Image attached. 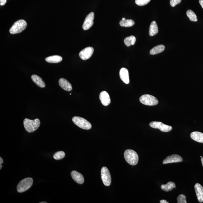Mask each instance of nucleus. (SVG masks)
I'll use <instances>...</instances> for the list:
<instances>
[{
	"instance_id": "f257e3e1",
	"label": "nucleus",
	"mask_w": 203,
	"mask_h": 203,
	"mask_svg": "<svg viewBox=\"0 0 203 203\" xmlns=\"http://www.w3.org/2000/svg\"><path fill=\"white\" fill-rule=\"evenodd\" d=\"M24 124L25 129L27 132L31 133L38 129L40 125V121L38 118L34 120L25 118L24 120Z\"/></svg>"
},
{
	"instance_id": "f03ea898",
	"label": "nucleus",
	"mask_w": 203,
	"mask_h": 203,
	"mask_svg": "<svg viewBox=\"0 0 203 203\" xmlns=\"http://www.w3.org/2000/svg\"><path fill=\"white\" fill-rule=\"evenodd\" d=\"M124 157L126 161L130 165H135L138 163V154L133 150L128 149L124 152Z\"/></svg>"
},
{
	"instance_id": "7ed1b4c3",
	"label": "nucleus",
	"mask_w": 203,
	"mask_h": 203,
	"mask_svg": "<svg viewBox=\"0 0 203 203\" xmlns=\"http://www.w3.org/2000/svg\"><path fill=\"white\" fill-rule=\"evenodd\" d=\"M27 24L24 20H18L14 23L10 29V32L11 34L19 33L25 30L26 28Z\"/></svg>"
},
{
	"instance_id": "20e7f679",
	"label": "nucleus",
	"mask_w": 203,
	"mask_h": 203,
	"mask_svg": "<svg viewBox=\"0 0 203 203\" xmlns=\"http://www.w3.org/2000/svg\"><path fill=\"white\" fill-rule=\"evenodd\" d=\"M33 180L31 178H27L21 180L17 186L18 193H23L29 189L32 186Z\"/></svg>"
},
{
	"instance_id": "39448f33",
	"label": "nucleus",
	"mask_w": 203,
	"mask_h": 203,
	"mask_svg": "<svg viewBox=\"0 0 203 203\" xmlns=\"http://www.w3.org/2000/svg\"><path fill=\"white\" fill-rule=\"evenodd\" d=\"M73 122L82 129L89 130L91 128V125L89 121H87L85 118L79 117L75 116L72 118Z\"/></svg>"
},
{
	"instance_id": "423d86ee",
	"label": "nucleus",
	"mask_w": 203,
	"mask_h": 203,
	"mask_svg": "<svg viewBox=\"0 0 203 203\" xmlns=\"http://www.w3.org/2000/svg\"><path fill=\"white\" fill-rule=\"evenodd\" d=\"M140 101L144 105L154 106L158 103V100L155 97L149 95H144L140 97Z\"/></svg>"
},
{
	"instance_id": "0eeeda50",
	"label": "nucleus",
	"mask_w": 203,
	"mask_h": 203,
	"mask_svg": "<svg viewBox=\"0 0 203 203\" xmlns=\"http://www.w3.org/2000/svg\"><path fill=\"white\" fill-rule=\"evenodd\" d=\"M101 176L104 185L109 186L111 185V178L110 171L106 167H104L102 168Z\"/></svg>"
},
{
	"instance_id": "6e6552de",
	"label": "nucleus",
	"mask_w": 203,
	"mask_h": 203,
	"mask_svg": "<svg viewBox=\"0 0 203 203\" xmlns=\"http://www.w3.org/2000/svg\"><path fill=\"white\" fill-rule=\"evenodd\" d=\"M150 126L155 129H158L163 132H168L172 129V127L171 126L165 125L160 121H152L150 123Z\"/></svg>"
},
{
	"instance_id": "1a4fd4ad",
	"label": "nucleus",
	"mask_w": 203,
	"mask_h": 203,
	"mask_svg": "<svg viewBox=\"0 0 203 203\" xmlns=\"http://www.w3.org/2000/svg\"><path fill=\"white\" fill-rule=\"evenodd\" d=\"M95 14L93 12H91L86 17L84 24H83L82 28L84 30L89 29L93 25Z\"/></svg>"
},
{
	"instance_id": "9d476101",
	"label": "nucleus",
	"mask_w": 203,
	"mask_h": 203,
	"mask_svg": "<svg viewBox=\"0 0 203 203\" xmlns=\"http://www.w3.org/2000/svg\"><path fill=\"white\" fill-rule=\"evenodd\" d=\"M94 52V49L91 47H88L83 49L80 52L79 57L81 59L85 60L89 59L92 55Z\"/></svg>"
},
{
	"instance_id": "9b49d317",
	"label": "nucleus",
	"mask_w": 203,
	"mask_h": 203,
	"mask_svg": "<svg viewBox=\"0 0 203 203\" xmlns=\"http://www.w3.org/2000/svg\"><path fill=\"white\" fill-rule=\"evenodd\" d=\"M183 161V159L180 156L177 154L171 155L166 157V158L163 161L164 164L172 163H177L181 162Z\"/></svg>"
},
{
	"instance_id": "f8f14e48",
	"label": "nucleus",
	"mask_w": 203,
	"mask_h": 203,
	"mask_svg": "<svg viewBox=\"0 0 203 203\" xmlns=\"http://www.w3.org/2000/svg\"><path fill=\"white\" fill-rule=\"evenodd\" d=\"M100 100L103 105L107 106L111 103V99L108 93L106 91H103L99 95Z\"/></svg>"
},
{
	"instance_id": "ddd939ff",
	"label": "nucleus",
	"mask_w": 203,
	"mask_h": 203,
	"mask_svg": "<svg viewBox=\"0 0 203 203\" xmlns=\"http://www.w3.org/2000/svg\"><path fill=\"white\" fill-rule=\"evenodd\" d=\"M71 175L73 179L77 183L80 184H83L84 179L83 175L78 171H71Z\"/></svg>"
},
{
	"instance_id": "4468645a",
	"label": "nucleus",
	"mask_w": 203,
	"mask_h": 203,
	"mask_svg": "<svg viewBox=\"0 0 203 203\" xmlns=\"http://www.w3.org/2000/svg\"><path fill=\"white\" fill-rule=\"evenodd\" d=\"M60 86L65 91H70L72 90L71 84L65 79L61 78L59 81Z\"/></svg>"
},
{
	"instance_id": "2eb2a0df",
	"label": "nucleus",
	"mask_w": 203,
	"mask_h": 203,
	"mask_svg": "<svg viewBox=\"0 0 203 203\" xmlns=\"http://www.w3.org/2000/svg\"><path fill=\"white\" fill-rule=\"evenodd\" d=\"M196 193L198 201L200 203L203 202V187L201 184L197 183L194 186Z\"/></svg>"
},
{
	"instance_id": "dca6fc26",
	"label": "nucleus",
	"mask_w": 203,
	"mask_h": 203,
	"mask_svg": "<svg viewBox=\"0 0 203 203\" xmlns=\"http://www.w3.org/2000/svg\"><path fill=\"white\" fill-rule=\"evenodd\" d=\"M119 74L120 78L123 82L126 84L129 83V76L128 69L125 68H121L120 70Z\"/></svg>"
},
{
	"instance_id": "f3484780",
	"label": "nucleus",
	"mask_w": 203,
	"mask_h": 203,
	"mask_svg": "<svg viewBox=\"0 0 203 203\" xmlns=\"http://www.w3.org/2000/svg\"><path fill=\"white\" fill-rule=\"evenodd\" d=\"M32 80L38 87L41 88H44L46 86L45 82L43 80L42 78L38 76L33 75L31 76Z\"/></svg>"
},
{
	"instance_id": "a211bd4d",
	"label": "nucleus",
	"mask_w": 203,
	"mask_h": 203,
	"mask_svg": "<svg viewBox=\"0 0 203 203\" xmlns=\"http://www.w3.org/2000/svg\"><path fill=\"white\" fill-rule=\"evenodd\" d=\"M190 137L194 141L197 142L203 143V133L197 132H193L190 134Z\"/></svg>"
},
{
	"instance_id": "6ab92c4d",
	"label": "nucleus",
	"mask_w": 203,
	"mask_h": 203,
	"mask_svg": "<svg viewBox=\"0 0 203 203\" xmlns=\"http://www.w3.org/2000/svg\"><path fill=\"white\" fill-rule=\"evenodd\" d=\"M158 32V25L155 21H152L150 25L149 29V34L151 36L156 35Z\"/></svg>"
},
{
	"instance_id": "aec40b11",
	"label": "nucleus",
	"mask_w": 203,
	"mask_h": 203,
	"mask_svg": "<svg viewBox=\"0 0 203 203\" xmlns=\"http://www.w3.org/2000/svg\"><path fill=\"white\" fill-rule=\"evenodd\" d=\"M165 47L164 45H157L150 50V54L152 55H157L163 52L165 49Z\"/></svg>"
},
{
	"instance_id": "412c9836",
	"label": "nucleus",
	"mask_w": 203,
	"mask_h": 203,
	"mask_svg": "<svg viewBox=\"0 0 203 203\" xmlns=\"http://www.w3.org/2000/svg\"><path fill=\"white\" fill-rule=\"evenodd\" d=\"M63 60L62 57L59 55H53L46 58V62L52 63H57L60 62Z\"/></svg>"
},
{
	"instance_id": "4be33fe9",
	"label": "nucleus",
	"mask_w": 203,
	"mask_h": 203,
	"mask_svg": "<svg viewBox=\"0 0 203 203\" xmlns=\"http://www.w3.org/2000/svg\"><path fill=\"white\" fill-rule=\"evenodd\" d=\"M161 188L163 190L168 192L171 191L174 189L176 188V185L175 183L170 181L168 183L166 184H163L161 185Z\"/></svg>"
},
{
	"instance_id": "5701e85b",
	"label": "nucleus",
	"mask_w": 203,
	"mask_h": 203,
	"mask_svg": "<svg viewBox=\"0 0 203 203\" xmlns=\"http://www.w3.org/2000/svg\"><path fill=\"white\" fill-rule=\"evenodd\" d=\"M135 24L133 20L131 19H126L125 18H123L120 21V25L122 27H129L133 26Z\"/></svg>"
},
{
	"instance_id": "b1692460",
	"label": "nucleus",
	"mask_w": 203,
	"mask_h": 203,
	"mask_svg": "<svg viewBox=\"0 0 203 203\" xmlns=\"http://www.w3.org/2000/svg\"><path fill=\"white\" fill-rule=\"evenodd\" d=\"M136 41V38L133 35H131L127 37L124 39V42L127 46L129 47L131 45L135 44Z\"/></svg>"
},
{
	"instance_id": "393cba45",
	"label": "nucleus",
	"mask_w": 203,
	"mask_h": 203,
	"mask_svg": "<svg viewBox=\"0 0 203 203\" xmlns=\"http://www.w3.org/2000/svg\"><path fill=\"white\" fill-rule=\"evenodd\" d=\"M187 15L191 21L196 22L198 21V18H197L196 14L191 10H189L187 11Z\"/></svg>"
},
{
	"instance_id": "a878e982",
	"label": "nucleus",
	"mask_w": 203,
	"mask_h": 203,
	"mask_svg": "<svg viewBox=\"0 0 203 203\" xmlns=\"http://www.w3.org/2000/svg\"><path fill=\"white\" fill-rule=\"evenodd\" d=\"M65 156V153L63 151H59L55 153L54 155V158L56 160H60Z\"/></svg>"
},
{
	"instance_id": "bb28decb",
	"label": "nucleus",
	"mask_w": 203,
	"mask_h": 203,
	"mask_svg": "<svg viewBox=\"0 0 203 203\" xmlns=\"http://www.w3.org/2000/svg\"><path fill=\"white\" fill-rule=\"evenodd\" d=\"M177 203H187L186 197L183 194H180L177 198Z\"/></svg>"
},
{
	"instance_id": "cd10ccee",
	"label": "nucleus",
	"mask_w": 203,
	"mask_h": 203,
	"mask_svg": "<svg viewBox=\"0 0 203 203\" xmlns=\"http://www.w3.org/2000/svg\"><path fill=\"white\" fill-rule=\"evenodd\" d=\"M151 0H135V2L138 6H144L149 3Z\"/></svg>"
},
{
	"instance_id": "c85d7f7f",
	"label": "nucleus",
	"mask_w": 203,
	"mask_h": 203,
	"mask_svg": "<svg viewBox=\"0 0 203 203\" xmlns=\"http://www.w3.org/2000/svg\"><path fill=\"white\" fill-rule=\"evenodd\" d=\"M181 0H170V5L172 7H175L181 3Z\"/></svg>"
},
{
	"instance_id": "c756f323",
	"label": "nucleus",
	"mask_w": 203,
	"mask_h": 203,
	"mask_svg": "<svg viewBox=\"0 0 203 203\" xmlns=\"http://www.w3.org/2000/svg\"><path fill=\"white\" fill-rule=\"evenodd\" d=\"M7 2V0H0V5H4Z\"/></svg>"
},
{
	"instance_id": "7c9ffc66",
	"label": "nucleus",
	"mask_w": 203,
	"mask_h": 203,
	"mask_svg": "<svg viewBox=\"0 0 203 203\" xmlns=\"http://www.w3.org/2000/svg\"><path fill=\"white\" fill-rule=\"evenodd\" d=\"M199 2L203 9V0H199Z\"/></svg>"
},
{
	"instance_id": "2f4dec72",
	"label": "nucleus",
	"mask_w": 203,
	"mask_h": 203,
	"mask_svg": "<svg viewBox=\"0 0 203 203\" xmlns=\"http://www.w3.org/2000/svg\"><path fill=\"white\" fill-rule=\"evenodd\" d=\"M160 203H168V202H167L165 200H162L160 201Z\"/></svg>"
},
{
	"instance_id": "473e14b6",
	"label": "nucleus",
	"mask_w": 203,
	"mask_h": 203,
	"mask_svg": "<svg viewBox=\"0 0 203 203\" xmlns=\"http://www.w3.org/2000/svg\"><path fill=\"white\" fill-rule=\"evenodd\" d=\"M3 159L1 157V158H0V164H2L3 163Z\"/></svg>"
},
{
	"instance_id": "72a5a7b5",
	"label": "nucleus",
	"mask_w": 203,
	"mask_h": 203,
	"mask_svg": "<svg viewBox=\"0 0 203 203\" xmlns=\"http://www.w3.org/2000/svg\"><path fill=\"white\" fill-rule=\"evenodd\" d=\"M201 161L202 164V166L203 167V157H202V158H201Z\"/></svg>"
},
{
	"instance_id": "f704fd0d",
	"label": "nucleus",
	"mask_w": 203,
	"mask_h": 203,
	"mask_svg": "<svg viewBox=\"0 0 203 203\" xmlns=\"http://www.w3.org/2000/svg\"><path fill=\"white\" fill-rule=\"evenodd\" d=\"M0 166H1V168H0V169H1V168H2V164H1V165H0Z\"/></svg>"
},
{
	"instance_id": "c9c22d12",
	"label": "nucleus",
	"mask_w": 203,
	"mask_h": 203,
	"mask_svg": "<svg viewBox=\"0 0 203 203\" xmlns=\"http://www.w3.org/2000/svg\"><path fill=\"white\" fill-rule=\"evenodd\" d=\"M40 203H47L46 202H40Z\"/></svg>"
},
{
	"instance_id": "e433bc0d",
	"label": "nucleus",
	"mask_w": 203,
	"mask_h": 203,
	"mask_svg": "<svg viewBox=\"0 0 203 203\" xmlns=\"http://www.w3.org/2000/svg\"><path fill=\"white\" fill-rule=\"evenodd\" d=\"M200 157H201V158H202V156H200Z\"/></svg>"
}]
</instances>
